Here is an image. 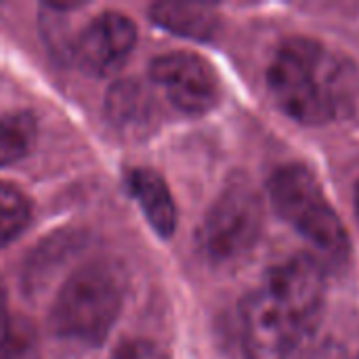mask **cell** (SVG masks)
Listing matches in <instances>:
<instances>
[{"instance_id": "cell-1", "label": "cell", "mask_w": 359, "mask_h": 359, "mask_svg": "<svg viewBox=\"0 0 359 359\" xmlns=\"http://www.w3.org/2000/svg\"><path fill=\"white\" fill-rule=\"evenodd\" d=\"M326 280L318 259L299 255L269 269L242 303L246 359H290L324 313Z\"/></svg>"}, {"instance_id": "cell-2", "label": "cell", "mask_w": 359, "mask_h": 359, "mask_svg": "<svg viewBox=\"0 0 359 359\" xmlns=\"http://www.w3.org/2000/svg\"><path fill=\"white\" fill-rule=\"evenodd\" d=\"M267 86L288 118L318 126L353 111L359 74L347 57L326 44L294 36L273 53L267 67Z\"/></svg>"}, {"instance_id": "cell-3", "label": "cell", "mask_w": 359, "mask_h": 359, "mask_svg": "<svg viewBox=\"0 0 359 359\" xmlns=\"http://www.w3.org/2000/svg\"><path fill=\"white\" fill-rule=\"evenodd\" d=\"M122 309V280L116 267L95 261L76 269L61 286L48 326L59 339L101 345Z\"/></svg>"}, {"instance_id": "cell-4", "label": "cell", "mask_w": 359, "mask_h": 359, "mask_svg": "<svg viewBox=\"0 0 359 359\" xmlns=\"http://www.w3.org/2000/svg\"><path fill=\"white\" fill-rule=\"evenodd\" d=\"M269 198L276 212L328 261L343 263L349 257L347 229L307 166L286 164L278 168L269 179Z\"/></svg>"}, {"instance_id": "cell-5", "label": "cell", "mask_w": 359, "mask_h": 359, "mask_svg": "<svg viewBox=\"0 0 359 359\" xmlns=\"http://www.w3.org/2000/svg\"><path fill=\"white\" fill-rule=\"evenodd\" d=\"M263 229V204L259 191L238 179L225 185L202 225L204 252L215 263H231L248 255Z\"/></svg>"}, {"instance_id": "cell-6", "label": "cell", "mask_w": 359, "mask_h": 359, "mask_svg": "<svg viewBox=\"0 0 359 359\" xmlns=\"http://www.w3.org/2000/svg\"><path fill=\"white\" fill-rule=\"evenodd\" d=\"M149 76L164 88L175 107L191 116L210 111L221 99L217 72L206 59L194 53L177 50L154 59Z\"/></svg>"}, {"instance_id": "cell-7", "label": "cell", "mask_w": 359, "mask_h": 359, "mask_svg": "<svg viewBox=\"0 0 359 359\" xmlns=\"http://www.w3.org/2000/svg\"><path fill=\"white\" fill-rule=\"evenodd\" d=\"M135 42V23L118 11H105L93 17L78 34L72 59L90 76H109L126 63Z\"/></svg>"}, {"instance_id": "cell-8", "label": "cell", "mask_w": 359, "mask_h": 359, "mask_svg": "<svg viewBox=\"0 0 359 359\" xmlns=\"http://www.w3.org/2000/svg\"><path fill=\"white\" fill-rule=\"evenodd\" d=\"M105 118L122 137L143 139L154 130L158 118L151 90L133 78L114 82L105 95Z\"/></svg>"}, {"instance_id": "cell-9", "label": "cell", "mask_w": 359, "mask_h": 359, "mask_svg": "<svg viewBox=\"0 0 359 359\" xmlns=\"http://www.w3.org/2000/svg\"><path fill=\"white\" fill-rule=\"evenodd\" d=\"M128 185L154 231L160 238H170L177 229V206L166 181L151 168H135Z\"/></svg>"}, {"instance_id": "cell-10", "label": "cell", "mask_w": 359, "mask_h": 359, "mask_svg": "<svg viewBox=\"0 0 359 359\" xmlns=\"http://www.w3.org/2000/svg\"><path fill=\"white\" fill-rule=\"evenodd\" d=\"M149 19L158 27L191 40H210L221 21L215 6L194 2H156L149 6Z\"/></svg>"}, {"instance_id": "cell-11", "label": "cell", "mask_w": 359, "mask_h": 359, "mask_svg": "<svg viewBox=\"0 0 359 359\" xmlns=\"http://www.w3.org/2000/svg\"><path fill=\"white\" fill-rule=\"evenodd\" d=\"M36 139V118L27 111L0 116V166L19 162Z\"/></svg>"}, {"instance_id": "cell-12", "label": "cell", "mask_w": 359, "mask_h": 359, "mask_svg": "<svg viewBox=\"0 0 359 359\" xmlns=\"http://www.w3.org/2000/svg\"><path fill=\"white\" fill-rule=\"evenodd\" d=\"M29 200L13 185L0 183V248L11 244L29 223Z\"/></svg>"}, {"instance_id": "cell-13", "label": "cell", "mask_w": 359, "mask_h": 359, "mask_svg": "<svg viewBox=\"0 0 359 359\" xmlns=\"http://www.w3.org/2000/svg\"><path fill=\"white\" fill-rule=\"evenodd\" d=\"M111 359H170L168 353L151 341H128L124 343L120 349H116V353Z\"/></svg>"}, {"instance_id": "cell-14", "label": "cell", "mask_w": 359, "mask_h": 359, "mask_svg": "<svg viewBox=\"0 0 359 359\" xmlns=\"http://www.w3.org/2000/svg\"><path fill=\"white\" fill-rule=\"evenodd\" d=\"M311 359H359V353L339 345V343H326L324 347H320L316 351V355Z\"/></svg>"}, {"instance_id": "cell-15", "label": "cell", "mask_w": 359, "mask_h": 359, "mask_svg": "<svg viewBox=\"0 0 359 359\" xmlns=\"http://www.w3.org/2000/svg\"><path fill=\"white\" fill-rule=\"evenodd\" d=\"M11 330H13V324H11V318H8V301H6L4 288L0 286V347L6 343Z\"/></svg>"}, {"instance_id": "cell-16", "label": "cell", "mask_w": 359, "mask_h": 359, "mask_svg": "<svg viewBox=\"0 0 359 359\" xmlns=\"http://www.w3.org/2000/svg\"><path fill=\"white\" fill-rule=\"evenodd\" d=\"M355 208H358V217H359V183H358V189H355Z\"/></svg>"}]
</instances>
